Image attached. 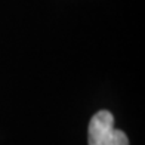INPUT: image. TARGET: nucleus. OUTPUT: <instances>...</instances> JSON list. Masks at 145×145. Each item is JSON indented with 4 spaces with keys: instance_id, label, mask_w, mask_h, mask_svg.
<instances>
[{
    "instance_id": "1",
    "label": "nucleus",
    "mask_w": 145,
    "mask_h": 145,
    "mask_svg": "<svg viewBox=\"0 0 145 145\" xmlns=\"http://www.w3.org/2000/svg\"><path fill=\"white\" fill-rule=\"evenodd\" d=\"M89 145H129L127 135L114 127V117L107 110H101L90 118L88 130Z\"/></svg>"
}]
</instances>
